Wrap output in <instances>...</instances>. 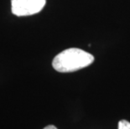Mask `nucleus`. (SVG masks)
Returning a JSON list of instances; mask_svg holds the SVG:
<instances>
[{
    "mask_svg": "<svg viewBox=\"0 0 130 129\" xmlns=\"http://www.w3.org/2000/svg\"><path fill=\"white\" fill-rule=\"evenodd\" d=\"M44 129H57L55 126H52V125H50V126H47V127H45Z\"/></svg>",
    "mask_w": 130,
    "mask_h": 129,
    "instance_id": "nucleus-4",
    "label": "nucleus"
},
{
    "mask_svg": "<svg viewBox=\"0 0 130 129\" xmlns=\"http://www.w3.org/2000/svg\"><path fill=\"white\" fill-rule=\"evenodd\" d=\"M118 129H130V122L126 120H121L118 122Z\"/></svg>",
    "mask_w": 130,
    "mask_h": 129,
    "instance_id": "nucleus-3",
    "label": "nucleus"
},
{
    "mask_svg": "<svg viewBox=\"0 0 130 129\" xmlns=\"http://www.w3.org/2000/svg\"><path fill=\"white\" fill-rule=\"evenodd\" d=\"M46 0H11V10L16 16H29L40 12Z\"/></svg>",
    "mask_w": 130,
    "mask_h": 129,
    "instance_id": "nucleus-2",
    "label": "nucleus"
},
{
    "mask_svg": "<svg viewBox=\"0 0 130 129\" xmlns=\"http://www.w3.org/2000/svg\"><path fill=\"white\" fill-rule=\"evenodd\" d=\"M94 56L78 48H70L63 50L55 57L52 66L59 72H73L92 64Z\"/></svg>",
    "mask_w": 130,
    "mask_h": 129,
    "instance_id": "nucleus-1",
    "label": "nucleus"
}]
</instances>
